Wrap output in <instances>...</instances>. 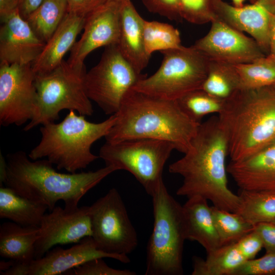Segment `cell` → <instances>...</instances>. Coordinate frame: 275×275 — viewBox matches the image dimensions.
Instances as JSON below:
<instances>
[{
	"label": "cell",
	"mask_w": 275,
	"mask_h": 275,
	"mask_svg": "<svg viewBox=\"0 0 275 275\" xmlns=\"http://www.w3.org/2000/svg\"><path fill=\"white\" fill-rule=\"evenodd\" d=\"M183 154L169 167V172L183 178L176 194L187 198L200 196L215 207L236 212L240 199L228 185V143L217 115L200 124L188 149Z\"/></svg>",
	"instance_id": "1"
},
{
	"label": "cell",
	"mask_w": 275,
	"mask_h": 275,
	"mask_svg": "<svg viewBox=\"0 0 275 275\" xmlns=\"http://www.w3.org/2000/svg\"><path fill=\"white\" fill-rule=\"evenodd\" d=\"M116 120L106 142L152 139L171 143L183 153L188 149L201 123L190 119L176 100L157 97L133 88L115 114Z\"/></svg>",
	"instance_id": "2"
},
{
	"label": "cell",
	"mask_w": 275,
	"mask_h": 275,
	"mask_svg": "<svg viewBox=\"0 0 275 275\" xmlns=\"http://www.w3.org/2000/svg\"><path fill=\"white\" fill-rule=\"evenodd\" d=\"M30 159L22 151L8 154L3 183L21 196L46 206L50 211L60 200L64 201L66 208H77L86 193L118 171L105 166L95 171L64 174L57 172L47 159Z\"/></svg>",
	"instance_id": "3"
},
{
	"label": "cell",
	"mask_w": 275,
	"mask_h": 275,
	"mask_svg": "<svg viewBox=\"0 0 275 275\" xmlns=\"http://www.w3.org/2000/svg\"><path fill=\"white\" fill-rule=\"evenodd\" d=\"M231 161L244 159L275 142V91L240 90L217 115Z\"/></svg>",
	"instance_id": "4"
},
{
	"label": "cell",
	"mask_w": 275,
	"mask_h": 275,
	"mask_svg": "<svg viewBox=\"0 0 275 275\" xmlns=\"http://www.w3.org/2000/svg\"><path fill=\"white\" fill-rule=\"evenodd\" d=\"M85 116L70 110L60 123L42 125L41 140L28 154L29 158L33 160L46 158L58 170L64 169L70 173L86 168L99 158L92 153L91 146L105 137L116 116L111 115L99 123L89 122Z\"/></svg>",
	"instance_id": "5"
},
{
	"label": "cell",
	"mask_w": 275,
	"mask_h": 275,
	"mask_svg": "<svg viewBox=\"0 0 275 275\" xmlns=\"http://www.w3.org/2000/svg\"><path fill=\"white\" fill-rule=\"evenodd\" d=\"M154 223L147 248L146 275H180L186 239L181 206L164 183L151 196Z\"/></svg>",
	"instance_id": "6"
},
{
	"label": "cell",
	"mask_w": 275,
	"mask_h": 275,
	"mask_svg": "<svg viewBox=\"0 0 275 275\" xmlns=\"http://www.w3.org/2000/svg\"><path fill=\"white\" fill-rule=\"evenodd\" d=\"M86 68L74 66L63 60L52 70L36 74L37 100L32 120L24 127L32 130L39 125L54 122L64 109L91 116L93 108L86 91Z\"/></svg>",
	"instance_id": "7"
},
{
	"label": "cell",
	"mask_w": 275,
	"mask_h": 275,
	"mask_svg": "<svg viewBox=\"0 0 275 275\" xmlns=\"http://www.w3.org/2000/svg\"><path fill=\"white\" fill-rule=\"evenodd\" d=\"M163 59L152 75L139 80L133 89L163 99L176 100L201 87L210 60L193 45L161 52Z\"/></svg>",
	"instance_id": "8"
},
{
	"label": "cell",
	"mask_w": 275,
	"mask_h": 275,
	"mask_svg": "<svg viewBox=\"0 0 275 275\" xmlns=\"http://www.w3.org/2000/svg\"><path fill=\"white\" fill-rule=\"evenodd\" d=\"M175 147L170 142L135 139L107 142L101 146L99 157L105 166L131 173L151 196L163 182L164 166Z\"/></svg>",
	"instance_id": "9"
},
{
	"label": "cell",
	"mask_w": 275,
	"mask_h": 275,
	"mask_svg": "<svg viewBox=\"0 0 275 275\" xmlns=\"http://www.w3.org/2000/svg\"><path fill=\"white\" fill-rule=\"evenodd\" d=\"M145 76L124 59L117 45L108 46L99 62L86 73V93L106 115H115L128 91Z\"/></svg>",
	"instance_id": "10"
},
{
	"label": "cell",
	"mask_w": 275,
	"mask_h": 275,
	"mask_svg": "<svg viewBox=\"0 0 275 275\" xmlns=\"http://www.w3.org/2000/svg\"><path fill=\"white\" fill-rule=\"evenodd\" d=\"M92 238L105 253L128 255L138 244L136 231L118 190L112 188L89 206Z\"/></svg>",
	"instance_id": "11"
},
{
	"label": "cell",
	"mask_w": 275,
	"mask_h": 275,
	"mask_svg": "<svg viewBox=\"0 0 275 275\" xmlns=\"http://www.w3.org/2000/svg\"><path fill=\"white\" fill-rule=\"evenodd\" d=\"M32 64H0V124L20 126L33 117L37 100Z\"/></svg>",
	"instance_id": "12"
},
{
	"label": "cell",
	"mask_w": 275,
	"mask_h": 275,
	"mask_svg": "<svg viewBox=\"0 0 275 275\" xmlns=\"http://www.w3.org/2000/svg\"><path fill=\"white\" fill-rule=\"evenodd\" d=\"M211 23L208 32L193 45L210 60L238 65L265 55L252 37L216 17Z\"/></svg>",
	"instance_id": "13"
},
{
	"label": "cell",
	"mask_w": 275,
	"mask_h": 275,
	"mask_svg": "<svg viewBox=\"0 0 275 275\" xmlns=\"http://www.w3.org/2000/svg\"><path fill=\"white\" fill-rule=\"evenodd\" d=\"M91 236L89 206L74 209L55 207L42 219L35 244L34 259L42 257L55 245L79 242Z\"/></svg>",
	"instance_id": "14"
},
{
	"label": "cell",
	"mask_w": 275,
	"mask_h": 275,
	"mask_svg": "<svg viewBox=\"0 0 275 275\" xmlns=\"http://www.w3.org/2000/svg\"><path fill=\"white\" fill-rule=\"evenodd\" d=\"M120 11V2L107 0L86 16L84 33L70 50V65L85 66L86 58L95 49L117 44Z\"/></svg>",
	"instance_id": "15"
},
{
	"label": "cell",
	"mask_w": 275,
	"mask_h": 275,
	"mask_svg": "<svg viewBox=\"0 0 275 275\" xmlns=\"http://www.w3.org/2000/svg\"><path fill=\"white\" fill-rule=\"evenodd\" d=\"M215 17L252 36L264 52L269 53V29L275 13V0H256L241 7L223 0H212Z\"/></svg>",
	"instance_id": "16"
},
{
	"label": "cell",
	"mask_w": 275,
	"mask_h": 275,
	"mask_svg": "<svg viewBox=\"0 0 275 275\" xmlns=\"http://www.w3.org/2000/svg\"><path fill=\"white\" fill-rule=\"evenodd\" d=\"M1 63L32 64L45 43L35 34L19 10L1 18Z\"/></svg>",
	"instance_id": "17"
},
{
	"label": "cell",
	"mask_w": 275,
	"mask_h": 275,
	"mask_svg": "<svg viewBox=\"0 0 275 275\" xmlns=\"http://www.w3.org/2000/svg\"><path fill=\"white\" fill-rule=\"evenodd\" d=\"M109 258L124 263L130 261L128 255L108 254L100 250L91 236L64 249L57 247L42 257L34 259L29 266L28 275H56L66 272L84 263L97 258Z\"/></svg>",
	"instance_id": "18"
},
{
	"label": "cell",
	"mask_w": 275,
	"mask_h": 275,
	"mask_svg": "<svg viewBox=\"0 0 275 275\" xmlns=\"http://www.w3.org/2000/svg\"><path fill=\"white\" fill-rule=\"evenodd\" d=\"M227 170L240 189L275 193V142Z\"/></svg>",
	"instance_id": "19"
},
{
	"label": "cell",
	"mask_w": 275,
	"mask_h": 275,
	"mask_svg": "<svg viewBox=\"0 0 275 275\" xmlns=\"http://www.w3.org/2000/svg\"><path fill=\"white\" fill-rule=\"evenodd\" d=\"M144 22L131 0L120 2V32L117 46L124 59L139 73L146 68L151 57L145 46Z\"/></svg>",
	"instance_id": "20"
},
{
	"label": "cell",
	"mask_w": 275,
	"mask_h": 275,
	"mask_svg": "<svg viewBox=\"0 0 275 275\" xmlns=\"http://www.w3.org/2000/svg\"><path fill=\"white\" fill-rule=\"evenodd\" d=\"M86 16L67 12L62 21L45 43L41 52L32 64L36 74L48 72L64 60L70 51L76 38L83 30Z\"/></svg>",
	"instance_id": "21"
},
{
	"label": "cell",
	"mask_w": 275,
	"mask_h": 275,
	"mask_svg": "<svg viewBox=\"0 0 275 275\" xmlns=\"http://www.w3.org/2000/svg\"><path fill=\"white\" fill-rule=\"evenodd\" d=\"M187 199L182 206L186 239L198 242L208 254L221 246L211 207L203 197Z\"/></svg>",
	"instance_id": "22"
},
{
	"label": "cell",
	"mask_w": 275,
	"mask_h": 275,
	"mask_svg": "<svg viewBox=\"0 0 275 275\" xmlns=\"http://www.w3.org/2000/svg\"><path fill=\"white\" fill-rule=\"evenodd\" d=\"M39 227H24L14 222L0 226V255L16 262L30 263L34 259Z\"/></svg>",
	"instance_id": "23"
},
{
	"label": "cell",
	"mask_w": 275,
	"mask_h": 275,
	"mask_svg": "<svg viewBox=\"0 0 275 275\" xmlns=\"http://www.w3.org/2000/svg\"><path fill=\"white\" fill-rule=\"evenodd\" d=\"M48 207L21 196L7 186L0 188V218L24 227L40 226Z\"/></svg>",
	"instance_id": "24"
},
{
	"label": "cell",
	"mask_w": 275,
	"mask_h": 275,
	"mask_svg": "<svg viewBox=\"0 0 275 275\" xmlns=\"http://www.w3.org/2000/svg\"><path fill=\"white\" fill-rule=\"evenodd\" d=\"M207 254L205 259L193 257L192 275H232L246 261L235 243L221 246Z\"/></svg>",
	"instance_id": "25"
},
{
	"label": "cell",
	"mask_w": 275,
	"mask_h": 275,
	"mask_svg": "<svg viewBox=\"0 0 275 275\" xmlns=\"http://www.w3.org/2000/svg\"><path fill=\"white\" fill-rule=\"evenodd\" d=\"M202 90L219 99L226 100L241 89L235 65L210 60Z\"/></svg>",
	"instance_id": "26"
},
{
	"label": "cell",
	"mask_w": 275,
	"mask_h": 275,
	"mask_svg": "<svg viewBox=\"0 0 275 275\" xmlns=\"http://www.w3.org/2000/svg\"><path fill=\"white\" fill-rule=\"evenodd\" d=\"M67 12L66 0H43L25 20L38 37L46 43Z\"/></svg>",
	"instance_id": "27"
},
{
	"label": "cell",
	"mask_w": 275,
	"mask_h": 275,
	"mask_svg": "<svg viewBox=\"0 0 275 275\" xmlns=\"http://www.w3.org/2000/svg\"><path fill=\"white\" fill-rule=\"evenodd\" d=\"M239 207L236 212L255 225L275 219V193L240 189Z\"/></svg>",
	"instance_id": "28"
},
{
	"label": "cell",
	"mask_w": 275,
	"mask_h": 275,
	"mask_svg": "<svg viewBox=\"0 0 275 275\" xmlns=\"http://www.w3.org/2000/svg\"><path fill=\"white\" fill-rule=\"evenodd\" d=\"M241 90L271 87L275 83V56L268 54L245 64L235 65Z\"/></svg>",
	"instance_id": "29"
},
{
	"label": "cell",
	"mask_w": 275,
	"mask_h": 275,
	"mask_svg": "<svg viewBox=\"0 0 275 275\" xmlns=\"http://www.w3.org/2000/svg\"><path fill=\"white\" fill-rule=\"evenodd\" d=\"M214 226L221 246L235 243L253 231L254 226L237 212L211 207Z\"/></svg>",
	"instance_id": "30"
},
{
	"label": "cell",
	"mask_w": 275,
	"mask_h": 275,
	"mask_svg": "<svg viewBox=\"0 0 275 275\" xmlns=\"http://www.w3.org/2000/svg\"><path fill=\"white\" fill-rule=\"evenodd\" d=\"M144 37L146 50L151 54L182 46L179 31L173 25L157 21L145 20Z\"/></svg>",
	"instance_id": "31"
},
{
	"label": "cell",
	"mask_w": 275,
	"mask_h": 275,
	"mask_svg": "<svg viewBox=\"0 0 275 275\" xmlns=\"http://www.w3.org/2000/svg\"><path fill=\"white\" fill-rule=\"evenodd\" d=\"M182 110L192 120L201 123L206 115L219 114L226 100L216 98L202 89L191 91L176 100Z\"/></svg>",
	"instance_id": "32"
},
{
	"label": "cell",
	"mask_w": 275,
	"mask_h": 275,
	"mask_svg": "<svg viewBox=\"0 0 275 275\" xmlns=\"http://www.w3.org/2000/svg\"><path fill=\"white\" fill-rule=\"evenodd\" d=\"M183 19L196 24L211 22L215 18L212 0H180Z\"/></svg>",
	"instance_id": "33"
},
{
	"label": "cell",
	"mask_w": 275,
	"mask_h": 275,
	"mask_svg": "<svg viewBox=\"0 0 275 275\" xmlns=\"http://www.w3.org/2000/svg\"><path fill=\"white\" fill-rule=\"evenodd\" d=\"M275 274V252L266 253L258 259L245 261L232 275Z\"/></svg>",
	"instance_id": "34"
},
{
	"label": "cell",
	"mask_w": 275,
	"mask_h": 275,
	"mask_svg": "<svg viewBox=\"0 0 275 275\" xmlns=\"http://www.w3.org/2000/svg\"><path fill=\"white\" fill-rule=\"evenodd\" d=\"M75 275H135L128 269H118L109 267L102 259L97 258L87 261L72 269Z\"/></svg>",
	"instance_id": "35"
},
{
	"label": "cell",
	"mask_w": 275,
	"mask_h": 275,
	"mask_svg": "<svg viewBox=\"0 0 275 275\" xmlns=\"http://www.w3.org/2000/svg\"><path fill=\"white\" fill-rule=\"evenodd\" d=\"M150 12L177 22L183 19L181 14L180 0H141Z\"/></svg>",
	"instance_id": "36"
},
{
	"label": "cell",
	"mask_w": 275,
	"mask_h": 275,
	"mask_svg": "<svg viewBox=\"0 0 275 275\" xmlns=\"http://www.w3.org/2000/svg\"><path fill=\"white\" fill-rule=\"evenodd\" d=\"M235 245L246 260L254 259L263 248L260 237L254 230L239 240Z\"/></svg>",
	"instance_id": "37"
},
{
	"label": "cell",
	"mask_w": 275,
	"mask_h": 275,
	"mask_svg": "<svg viewBox=\"0 0 275 275\" xmlns=\"http://www.w3.org/2000/svg\"><path fill=\"white\" fill-rule=\"evenodd\" d=\"M254 230L260 237L266 253L275 252V224L271 222L258 223Z\"/></svg>",
	"instance_id": "38"
},
{
	"label": "cell",
	"mask_w": 275,
	"mask_h": 275,
	"mask_svg": "<svg viewBox=\"0 0 275 275\" xmlns=\"http://www.w3.org/2000/svg\"><path fill=\"white\" fill-rule=\"evenodd\" d=\"M67 12L86 16L107 0H66Z\"/></svg>",
	"instance_id": "39"
},
{
	"label": "cell",
	"mask_w": 275,
	"mask_h": 275,
	"mask_svg": "<svg viewBox=\"0 0 275 275\" xmlns=\"http://www.w3.org/2000/svg\"><path fill=\"white\" fill-rule=\"evenodd\" d=\"M43 0H20L19 12L25 19L42 2Z\"/></svg>",
	"instance_id": "40"
},
{
	"label": "cell",
	"mask_w": 275,
	"mask_h": 275,
	"mask_svg": "<svg viewBox=\"0 0 275 275\" xmlns=\"http://www.w3.org/2000/svg\"><path fill=\"white\" fill-rule=\"evenodd\" d=\"M20 0H0L1 19L19 10Z\"/></svg>",
	"instance_id": "41"
},
{
	"label": "cell",
	"mask_w": 275,
	"mask_h": 275,
	"mask_svg": "<svg viewBox=\"0 0 275 275\" xmlns=\"http://www.w3.org/2000/svg\"><path fill=\"white\" fill-rule=\"evenodd\" d=\"M269 53L275 56V13L271 17L269 25Z\"/></svg>",
	"instance_id": "42"
},
{
	"label": "cell",
	"mask_w": 275,
	"mask_h": 275,
	"mask_svg": "<svg viewBox=\"0 0 275 275\" xmlns=\"http://www.w3.org/2000/svg\"><path fill=\"white\" fill-rule=\"evenodd\" d=\"M15 261L10 260L8 261H5L2 260L0 262V272H3L10 267H11L14 264Z\"/></svg>",
	"instance_id": "43"
},
{
	"label": "cell",
	"mask_w": 275,
	"mask_h": 275,
	"mask_svg": "<svg viewBox=\"0 0 275 275\" xmlns=\"http://www.w3.org/2000/svg\"><path fill=\"white\" fill-rule=\"evenodd\" d=\"M246 0H232L233 5L236 7H241L243 6V3ZM253 1V3L255 2L256 0H251Z\"/></svg>",
	"instance_id": "44"
},
{
	"label": "cell",
	"mask_w": 275,
	"mask_h": 275,
	"mask_svg": "<svg viewBox=\"0 0 275 275\" xmlns=\"http://www.w3.org/2000/svg\"><path fill=\"white\" fill-rule=\"evenodd\" d=\"M271 87L273 89V90L275 91V83L273 84Z\"/></svg>",
	"instance_id": "45"
},
{
	"label": "cell",
	"mask_w": 275,
	"mask_h": 275,
	"mask_svg": "<svg viewBox=\"0 0 275 275\" xmlns=\"http://www.w3.org/2000/svg\"><path fill=\"white\" fill-rule=\"evenodd\" d=\"M111 1H116V2H121L123 0H111Z\"/></svg>",
	"instance_id": "46"
},
{
	"label": "cell",
	"mask_w": 275,
	"mask_h": 275,
	"mask_svg": "<svg viewBox=\"0 0 275 275\" xmlns=\"http://www.w3.org/2000/svg\"><path fill=\"white\" fill-rule=\"evenodd\" d=\"M271 222L274 223L275 224V219L271 221Z\"/></svg>",
	"instance_id": "47"
}]
</instances>
